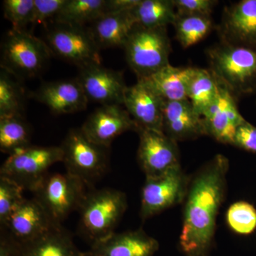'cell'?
<instances>
[{"label": "cell", "mask_w": 256, "mask_h": 256, "mask_svg": "<svg viewBox=\"0 0 256 256\" xmlns=\"http://www.w3.org/2000/svg\"><path fill=\"white\" fill-rule=\"evenodd\" d=\"M77 79L88 101L101 106H124L126 86L121 72L105 68L101 64H92L79 68Z\"/></svg>", "instance_id": "13"}, {"label": "cell", "mask_w": 256, "mask_h": 256, "mask_svg": "<svg viewBox=\"0 0 256 256\" xmlns=\"http://www.w3.org/2000/svg\"><path fill=\"white\" fill-rule=\"evenodd\" d=\"M106 0H67L54 18V23L84 26L106 14Z\"/></svg>", "instance_id": "26"}, {"label": "cell", "mask_w": 256, "mask_h": 256, "mask_svg": "<svg viewBox=\"0 0 256 256\" xmlns=\"http://www.w3.org/2000/svg\"><path fill=\"white\" fill-rule=\"evenodd\" d=\"M34 0H4L3 10L4 18L12 24L15 30H25L32 23Z\"/></svg>", "instance_id": "32"}, {"label": "cell", "mask_w": 256, "mask_h": 256, "mask_svg": "<svg viewBox=\"0 0 256 256\" xmlns=\"http://www.w3.org/2000/svg\"><path fill=\"white\" fill-rule=\"evenodd\" d=\"M54 114H70L86 108L88 100L78 79L48 82L32 94Z\"/></svg>", "instance_id": "18"}, {"label": "cell", "mask_w": 256, "mask_h": 256, "mask_svg": "<svg viewBox=\"0 0 256 256\" xmlns=\"http://www.w3.org/2000/svg\"><path fill=\"white\" fill-rule=\"evenodd\" d=\"M172 25L176 40L184 48H190L201 42L214 26L210 16L178 14Z\"/></svg>", "instance_id": "28"}, {"label": "cell", "mask_w": 256, "mask_h": 256, "mask_svg": "<svg viewBox=\"0 0 256 256\" xmlns=\"http://www.w3.org/2000/svg\"><path fill=\"white\" fill-rule=\"evenodd\" d=\"M122 48L138 80L148 78L170 64L172 47L166 28L136 24Z\"/></svg>", "instance_id": "4"}, {"label": "cell", "mask_w": 256, "mask_h": 256, "mask_svg": "<svg viewBox=\"0 0 256 256\" xmlns=\"http://www.w3.org/2000/svg\"><path fill=\"white\" fill-rule=\"evenodd\" d=\"M139 2L140 0H106V14L131 10Z\"/></svg>", "instance_id": "36"}, {"label": "cell", "mask_w": 256, "mask_h": 256, "mask_svg": "<svg viewBox=\"0 0 256 256\" xmlns=\"http://www.w3.org/2000/svg\"><path fill=\"white\" fill-rule=\"evenodd\" d=\"M131 10L107 13L92 23L88 30L100 50L124 47L136 24Z\"/></svg>", "instance_id": "21"}, {"label": "cell", "mask_w": 256, "mask_h": 256, "mask_svg": "<svg viewBox=\"0 0 256 256\" xmlns=\"http://www.w3.org/2000/svg\"><path fill=\"white\" fill-rule=\"evenodd\" d=\"M218 1L214 0H173L176 14L210 16Z\"/></svg>", "instance_id": "33"}, {"label": "cell", "mask_w": 256, "mask_h": 256, "mask_svg": "<svg viewBox=\"0 0 256 256\" xmlns=\"http://www.w3.org/2000/svg\"><path fill=\"white\" fill-rule=\"evenodd\" d=\"M218 33L220 42L256 50V0H242L224 8Z\"/></svg>", "instance_id": "14"}, {"label": "cell", "mask_w": 256, "mask_h": 256, "mask_svg": "<svg viewBox=\"0 0 256 256\" xmlns=\"http://www.w3.org/2000/svg\"><path fill=\"white\" fill-rule=\"evenodd\" d=\"M24 188L9 178L0 176V224L4 226L10 216L25 198Z\"/></svg>", "instance_id": "31"}, {"label": "cell", "mask_w": 256, "mask_h": 256, "mask_svg": "<svg viewBox=\"0 0 256 256\" xmlns=\"http://www.w3.org/2000/svg\"><path fill=\"white\" fill-rule=\"evenodd\" d=\"M138 159L146 178L160 176L180 164L176 141L164 132L140 128Z\"/></svg>", "instance_id": "11"}, {"label": "cell", "mask_w": 256, "mask_h": 256, "mask_svg": "<svg viewBox=\"0 0 256 256\" xmlns=\"http://www.w3.org/2000/svg\"><path fill=\"white\" fill-rule=\"evenodd\" d=\"M82 132L98 146L110 148L120 134L129 130L138 132L139 127L122 105L101 106L82 124Z\"/></svg>", "instance_id": "12"}, {"label": "cell", "mask_w": 256, "mask_h": 256, "mask_svg": "<svg viewBox=\"0 0 256 256\" xmlns=\"http://www.w3.org/2000/svg\"><path fill=\"white\" fill-rule=\"evenodd\" d=\"M18 77L1 68L0 72V118L22 116L24 92Z\"/></svg>", "instance_id": "29"}, {"label": "cell", "mask_w": 256, "mask_h": 256, "mask_svg": "<svg viewBox=\"0 0 256 256\" xmlns=\"http://www.w3.org/2000/svg\"><path fill=\"white\" fill-rule=\"evenodd\" d=\"M164 101L142 82L127 87L124 106L141 129L163 132Z\"/></svg>", "instance_id": "17"}, {"label": "cell", "mask_w": 256, "mask_h": 256, "mask_svg": "<svg viewBox=\"0 0 256 256\" xmlns=\"http://www.w3.org/2000/svg\"><path fill=\"white\" fill-rule=\"evenodd\" d=\"M126 194L112 188L88 192L79 208V228L90 246L108 238L127 210Z\"/></svg>", "instance_id": "3"}, {"label": "cell", "mask_w": 256, "mask_h": 256, "mask_svg": "<svg viewBox=\"0 0 256 256\" xmlns=\"http://www.w3.org/2000/svg\"><path fill=\"white\" fill-rule=\"evenodd\" d=\"M63 162L60 146H28L13 153L5 160L0 176L33 192L48 175L52 165Z\"/></svg>", "instance_id": "7"}, {"label": "cell", "mask_w": 256, "mask_h": 256, "mask_svg": "<svg viewBox=\"0 0 256 256\" xmlns=\"http://www.w3.org/2000/svg\"><path fill=\"white\" fill-rule=\"evenodd\" d=\"M237 99L220 85V94L202 116L206 136L233 146L236 128L246 120L239 112Z\"/></svg>", "instance_id": "15"}, {"label": "cell", "mask_w": 256, "mask_h": 256, "mask_svg": "<svg viewBox=\"0 0 256 256\" xmlns=\"http://www.w3.org/2000/svg\"><path fill=\"white\" fill-rule=\"evenodd\" d=\"M2 232L0 238V256H16V245L4 230Z\"/></svg>", "instance_id": "37"}, {"label": "cell", "mask_w": 256, "mask_h": 256, "mask_svg": "<svg viewBox=\"0 0 256 256\" xmlns=\"http://www.w3.org/2000/svg\"><path fill=\"white\" fill-rule=\"evenodd\" d=\"M131 12L136 24L146 28H166L176 18L173 0H140Z\"/></svg>", "instance_id": "25"}, {"label": "cell", "mask_w": 256, "mask_h": 256, "mask_svg": "<svg viewBox=\"0 0 256 256\" xmlns=\"http://www.w3.org/2000/svg\"><path fill=\"white\" fill-rule=\"evenodd\" d=\"M233 146L256 154V127L246 120L236 128Z\"/></svg>", "instance_id": "35"}, {"label": "cell", "mask_w": 256, "mask_h": 256, "mask_svg": "<svg viewBox=\"0 0 256 256\" xmlns=\"http://www.w3.org/2000/svg\"><path fill=\"white\" fill-rule=\"evenodd\" d=\"M190 182L180 164L160 176L146 178L141 193V218L148 220L182 202Z\"/></svg>", "instance_id": "10"}, {"label": "cell", "mask_w": 256, "mask_h": 256, "mask_svg": "<svg viewBox=\"0 0 256 256\" xmlns=\"http://www.w3.org/2000/svg\"><path fill=\"white\" fill-rule=\"evenodd\" d=\"M1 68L18 78H31L42 72L52 52L46 42L26 30L12 28L2 44Z\"/></svg>", "instance_id": "8"}, {"label": "cell", "mask_w": 256, "mask_h": 256, "mask_svg": "<svg viewBox=\"0 0 256 256\" xmlns=\"http://www.w3.org/2000/svg\"><path fill=\"white\" fill-rule=\"evenodd\" d=\"M16 245V256H82L73 238L62 225L32 242Z\"/></svg>", "instance_id": "22"}, {"label": "cell", "mask_w": 256, "mask_h": 256, "mask_svg": "<svg viewBox=\"0 0 256 256\" xmlns=\"http://www.w3.org/2000/svg\"><path fill=\"white\" fill-rule=\"evenodd\" d=\"M66 172L92 186L108 169L110 148L89 140L80 128L70 130L62 146Z\"/></svg>", "instance_id": "6"}, {"label": "cell", "mask_w": 256, "mask_h": 256, "mask_svg": "<svg viewBox=\"0 0 256 256\" xmlns=\"http://www.w3.org/2000/svg\"><path fill=\"white\" fill-rule=\"evenodd\" d=\"M67 0H34L31 24H43L54 20Z\"/></svg>", "instance_id": "34"}, {"label": "cell", "mask_w": 256, "mask_h": 256, "mask_svg": "<svg viewBox=\"0 0 256 256\" xmlns=\"http://www.w3.org/2000/svg\"><path fill=\"white\" fill-rule=\"evenodd\" d=\"M30 146V130L22 116L0 118V150L11 156Z\"/></svg>", "instance_id": "27"}, {"label": "cell", "mask_w": 256, "mask_h": 256, "mask_svg": "<svg viewBox=\"0 0 256 256\" xmlns=\"http://www.w3.org/2000/svg\"><path fill=\"white\" fill-rule=\"evenodd\" d=\"M228 166V159L217 154L190 181L180 236V248L186 256H208L225 196Z\"/></svg>", "instance_id": "1"}, {"label": "cell", "mask_w": 256, "mask_h": 256, "mask_svg": "<svg viewBox=\"0 0 256 256\" xmlns=\"http://www.w3.org/2000/svg\"><path fill=\"white\" fill-rule=\"evenodd\" d=\"M159 242L139 229L114 234L90 246L82 256H153Z\"/></svg>", "instance_id": "19"}, {"label": "cell", "mask_w": 256, "mask_h": 256, "mask_svg": "<svg viewBox=\"0 0 256 256\" xmlns=\"http://www.w3.org/2000/svg\"><path fill=\"white\" fill-rule=\"evenodd\" d=\"M162 128L176 142L206 136L203 118L188 100L164 102Z\"/></svg>", "instance_id": "20"}, {"label": "cell", "mask_w": 256, "mask_h": 256, "mask_svg": "<svg viewBox=\"0 0 256 256\" xmlns=\"http://www.w3.org/2000/svg\"><path fill=\"white\" fill-rule=\"evenodd\" d=\"M86 186L80 178L68 172L48 174L33 192L50 220L62 225L70 213L79 210L86 196Z\"/></svg>", "instance_id": "5"}, {"label": "cell", "mask_w": 256, "mask_h": 256, "mask_svg": "<svg viewBox=\"0 0 256 256\" xmlns=\"http://www.w3.org/2000/svg\"><path fill=\"white\" fill-rule=\"evenodd\" d=\"M206 56L212 73L236 98L256 94V50L220 42Z\"/></svg>", "instance_id": "2"}, {"label": "cell", "mask_w": 256, "mask_h": 256, "mask_svg": "<svg viewBox=\"0 0 256 256\" xmlns=\"http://www.w3.org/2000/svg\"><path fill=\"white\" fill-rule=\"evenodd\" d=\"M56 225L42 205L33 198H24L1 228L16 244H22L38 238Z\"/></svg>", "instance_id": "16"}, {"label": "cell", "mask_w": 256, "mask_h": 256, "mask_svg": "<svg viewBox=\"0 0 256 256\" xmlns=\"http://www.w3.org/2000/svg\"><path fill=\"white\" fill-rule=\"evenodd\" d=\"M194 67H175L171 64L148 78L138 80L146 84L164 102L188 100V88Z\"/></svg>", "instance_id": "23"}, {"label": "cell", "mask_w": 256, "mask_h": 256, "mask_svg": "<svg viewBox=\"0 0 256 256\" xmlns=\"http://www.w3.org/2000/svg\"><path fill=\"white\" fill-rule=\"evenodd\" d=\"M220 84L210 69L195 68L188 88V99L200 116L218 97Z\"/></svg>", "instance_id": "24"}, {"label": "cell", "mask_w": 256, "mask_h": 256, "mask_svg": "<svg viewBox=\"0 0 256 256\" xmlns=\"http://www.w3.org/2000/svg\"><path fill=\"white\" fill-rule=\"evenodd\" d=\"M226 222L235 233L249 235L256 229V208L248 202H236L227 210Z\"/></svg>", "instance_id": "30"}, {"label": "cell", "mask_w": 256, "mask_h": 256, "mask_svg": "<svg viewBox=\"0 0 256 256\" xmlns=\"http://www.w3.org/2000/svg\"><path fill=\"white\" fill-rule=\"evenodd\" d=\"M46 38L52 54L75 64L79 68L101 64L100 48L89 30L84 26L55 23L48 30Z\"/></svg>", "instance_id": "9"}]
</instances>
